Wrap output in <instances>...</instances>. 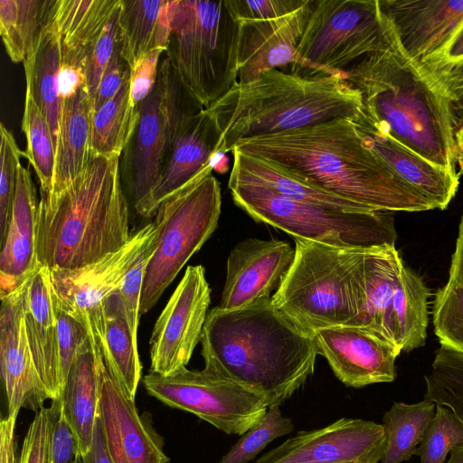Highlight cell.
Instances as JSON below:
<instances>
[{
    "instance_id": "obj_1",
    "label": "cell",
    "mask_w": 463,
    "mask_h": 463,
    "mask_svg": "<svg viewBox=\"0 0 463 463\" xmlns=\"http://www.w3.org/2000/svg\"><path fill=\"white\" fill-rule=\"evenodd\" d=\"M233 149L283 165L326 191L371 211L435 209L364 142L353 119L335 118L242 139Z\"/></svg>"
},
{
    "instance_id": "obj_2",
    "label": "cell",
    "mask_w": 463,
    "mask_h": 463,
    "mask_svg": "<svg viewBox=\"0 0 463 463\" xmlns=\"http://www.w3.org/2000/svg\"><path fill=\"white\" fill-rule=\"evenodd\" d=\"M200 343L206 373L262 392L269 407L304 385L318 355L314 336L287 319L271 298L236 309L215 307Z\"/></svg>"
},
{
    "instance_id": "obj_3",
    "label": "cell",
    "mask_w": 463,
    "mask_h": 463,
    "mask_svg": "<svg viewBox=\"0 0 463 463\" xmlns=\"http://www.w3.org/2000/svg\"><path fill=\"white\" fill-rule=\"evenodd\" d=\"M120 156L92 157L61 190L40 194L36 252L40 265L77 269L121 249L131 238Z\"/></svg>"
},
{
    "instance_id": "obj_4",
    "label": "cell",
    "mask_w": 463,
    "mask_h": 463,
    "mask_svg": "<svg viewBox=\"0 0 463 463\" xmlns=\"http://www.w3.org/2000/svg\"><path fill=\"white\" fill-rule=\"evenodd\" d=\"M274 69L236 82L211 107L222 130L215 153L232 152L242 139L295 130L335 118L356 121L363 99L340 73Z\"/></svg>"
},
{
    "instance_id": "obj_5",
    "label": "cell",
    "mask_w": 463,
    "mask_h": 463,
    "mask_svg": "<svg viewBox=\"0 0 463 463\" xmlns=\"http://www.w3.org/2000/svg\"><path fill=\"white\" fill-rule=\"evenodd\" d=\"M361 92L363 111L382 131L429 161L455 169L450 101L432 90L397 41L345 73Z\"/></svg>"
},
{
    "instance_id": "obj_6",
    "label": "cell",
    "mask_w": 463,
    "mask_h": 463,
    "mask_svg": "<svg viewBox=\"0 0 463 463\" xmlns=\"http://www.w3.org/2000/svg\"><path fill=\"white\" fill-rule=\"evenodd\" d=\"M294 240L295 258L271 296L273 306L310 335L329 326H357L365 306L367 249Z\"/></svg>"
},
{
    "instance_id": "obj_7",
    "label": "cell",
    "mask_w": 463,
    "mask_h": 463,
    "mask_svg": "<svg viewBox=\"0 0 463 463\" xmlns=\"http://www.w3.org/2000/svg\"><path fill=\"white\" fill-rule=\"evenodd\" d=\"M166 58L205 109L238 82L240 22L227 0H173Z\"/></svg>"
},
{
    "instance_id": "obj_8",
    "label": "cell",
    "mask_w": 463,
    "mask_h": 463,
    "mask_svg": "<svg viewBox=\"0 0 463 463\" xmlns=\"http://www.w3.org/2000/svg\"><path fill=\"white\" fill-rule=\"evenodd\" d=\"M234 203L258 222L293 238L335 247L395 246L398 235L389 212H346L286 198L260 184L229 178Z\"/></svg>"
},
{
    "instance_id": "obj_9",
    "label": "cell",
    "mask_w": 463,
    "mask_h": 463,
    "mask_svg": "<svg viewBox=\"0 0 463 463\" xmlns=\"http://www.w3.org/2000/svg\"><path fill=\"white\" fill-rule=\"evenodd\" d=\"M211 164L186 187L165 200L155 220V250L143 277L139 315L148 312L211 237L221 214V185Z\"/></svg>"
},
{
    "instance_id": "obj_10",
    "label": "cell",
    "mask_w": 463,
    "mask_h": 463,
    "mask_svg": "<svg viewBox=\"0 0 463 463\" xmlns=\"http://www.w3.org/2000/svg\"><path fill=\"white\" fill-rule=\"evenodd\" d=\"M395 42L378 0H313L297 50L314 71L345 76Z\"/></svg>"
},
{
    "instance_id": "obj_11",
    "label": "cell",
    "mask_w": 463,
    "mask_h": 463,
    "mask_svg": "<svg viewBox=\"0 0 463 463\" xmlns=\"http://www.w3.org/2000/svg\"><path fill=\"white\" fill-rule=\"evenodd\" d=\"M146 392L165 405L188 411L227 433L242 435L257 425L269 409L262 392L186 367L169 375L148 373Z\"/></svg>"
},
{
    "instance_id": "obj_12",
    "label": "cell",
    "mask_w": 463,
    "mask_h": 463,
    "mask_svg": "<svg viewBox=\"0 0 463 463\" xmlns=\"http://www.w3.org/2000/svg\"><path fill=\"white\" fill-rule=\"evenodd\" d=\"M168 89L171 140L159 179L140 213L146 218L156 214L165 200L201 175L210 165L222 135L214 115L186 88L171 65Z\"/></svg>"
},
{
    "instance_id": "obj_13",
    "label": "cell",
    "mask_w": 463,
    "mask_h": 463,
    "mask_svg": "<svg viewBox=\"0 0 463 463\" xmlns=\"http://www.w3.org/2000/svg\"><path fill=\"white\" fill-rule=\"evenodd\" d=\"M154 222L135 232L118 250L77 269H51V281L61 307L87 330L92 346L101 352L105 335L103 302L119 288L155 232ZM102 354V353H101Z\"/></svg>"
},
{
    "instance_id": "obj_14",
    "label": "cell",
    "mask_w": 463,
    "mask_h": 463,
    "mask_svg": "<svg viewBox=\"0 0 463 463\" xmlns=\"http://www.w3.org/2000/svg\"><path fill=\"white\" fill-rule=\"evenodd\" d=\"M168 68L165 56L154 89L137 107L136 126L119 157L122 184L130 191L139 215L159 179L171 140Z\"/></svg>"
},
{
    "instance_id": "obj_15",
    "label": "cell",
    "mask_w": 463,
    "mask_h": 463,
    "mask_svg": "<svg viewBox=\"0 0 463 463\" xmlns=\"http://www.w3.org/2000/svg\"><path fill=\"white\" fill-rule=\"evenodd\" d=\"M211 288L202 265L188 266L150 337V373L172 374L188 364L201 342Z\"/></svg>"
},
{
    "instance_id": "obj_16",
    "label": "cell",
    "mask_w": 463,
    "mask_h": 463,
    "mask_svg": "<svg viewBox=\"0 0 463 463\" xmlns=\"http://www.w3.org/2000/svg\"><path fill=\"white\" fill-rule=\"evenodd\" d=\"M385 439L383 424L342 418L322 429L298 432L256 463H379Z\"/></svg>"
},
{
    "instance_id": "obj_17",
    "label": "cell",
    "mask_w": 463,
    "mask_h": 463,
    "mask_svg": "<svg viewBox=\"0 0 463 463\" xmlns=\"http://www.w3.org/2000/svg\"><path fill=\"white\" fill-rule=\"evenodd\" d=\"M295 249L284 241L248 238L231 250L226 263V278L221 309L246 307L271 298L290 269Z\"/></svg>"
},
{
    "instance_id": "obj_18",
    "label": "cell",
    "mask_w": 463,
    "mask_h": 463,
    "mask_svg": "<svg viewBox=\"0 0 463 463\" xmlns=\"http://www.w3.org/2000/svg\"><path fill=\"white\" fill-rule=\"evenodd\" d=\"M313 336L318 354L345 385L361 388L394 381L401 353L367 329L340 325L317 330Z\"/></svg>"
},
{
    "instance_id": "obj_19",
    "label": "cell",
    "mask_w": 463,
    "mask_h": 463,
    "mask_svg": "<svg viewBox=\"0 0 463 463\" xmlns=\"http://www.w3.org/2000/svg\"><path fill=\"white\" fill-rule=\"evenodd\" d=\"M24 284L1 298L0 365L7 417L17 418L22 408L37 412L52 398L34 364L24 319Z\"/></svg>"
},
{
    "instance_id": "obj_20",
    "label": "cell",
    "mask_w": 463,
    "mask_h": 463,
    "mask_svg": "<svg viewBox=\"0 0 463 463\" xmlns=\"http://www.w3.org/2000/svg\"><path fill=\"white\" fill-rule=\"evenodd\" d=\"M99 415L113 463H170L151 415L147 411L139 414L135 400L126 394L107 368Z\"/></svg>"
},
{
    "instance_id": "obj_21",
    "label": "cell",
    "mask_w": 463,
    "mask_h": 463,
    "mask_svg": "<svg viewBox=\"0 0 463 463\" xmlns=\"http://www.w3.org/2000/svg\"><path fill=\"white\" fill-rule=\"evenodd\" d=\"M313 0L282 17L250 21L241 20L237 65L238 81L254 80L262 72L298 65L314 71L298 52ZM319 72V71H318Z\"/></svg>"
},
{
    "instance_id": "obj_22",
    "label": "cell",
    "mask_w": 463,
    "mask_h": 463,
    "mask_svg": "<svg viewBox=\"0 0 463 463\" xmlns=\"http://www.w3.org/2000/svg\"><path fill=\"white\" fill-rule=\"evenodd\" d=\"M402 52L417 64L440 50L463 23V0H378Z\"/></svg>"
},
{
    "instance_id": "obj_23",
    "label": "cell",
    "mask_w": 463,
    "mask_h": 463,
    "mask_svg": "<svg viewBox=\"0 0 463 463\" xmlns=\"http://www.w3.org/2000/svg\"><path fill=\"white\" fill-rule=\"evenodd\" d=\"M364 142L392 171L435 209L447 208L456 195L459 176L408 148L378 128L363 111L355 121Z\"/></svg>"
},
{
    "instance_id": "obj_24",
    "label": "cell",
    "mask_w": 463,
    "mask_h": 463,
    "mask_svg": "<svg viewBox=\"0 0 463 463\" xmlns=\"http://www.w3.org/2000/svg\"><path fill=\"white\" fill-rule=\"evenodd\" d=\"M38 203L28 168L18 166L8 231L0 255V295H9L41 266L36 252Z\"/></svg>"
},
{
    "instance_id": "obj_25",
    "label": "cell",
    "mask_w": 463,
    "mask_h": 463,
    "mask_svg": "<svg viewBox=\"0 0 463 463\" xmlns=\"http://www.w3.org/2000/svg\"><path fill=\"white\" fill-rule=\"evenodd\" d=\"M26 335L37 372L52 401L60 397L58 329L51 271L40 266L26 280L23 295Z\"/></svg>"
},
{
    "instance_id": "obj_26",
    "label": "cell",
    "mask_w": 463,
    "mask_h": 463,
    "mask_svg": "<svg viewBox=\"0 0 463 463\" xmlns=\"http://www.w3.org/2000/svg\"><path fill=\"white\" fill-rule=\"evenodd\" d=\"M106 366L89 339L71 365L60 395L61 413L79 441L80 457L91 449Z\"/></svg>"
},
{
    "instance_id": "obj_27",
    "label": "cell",
    "mask_w": 463,
    "mask_h": 463,
    "mask_svg": "<svg viewBox=\"0 0 463 463\" xmlns=\"http://www.w3.org/2000/svg\"><path fill=\"white\" fill-rule=\"evenodd\" d=\"M230 177L263 185L291 200L346 212H376L314 184L283 165L233 149Z\"/></svg>"
},
{
    "instance_id": "obj_28",
    "label": "cell",
    "mask_w": 463,
    "mask_h": 463,
    "mask_svg": "<svg viewBox=\"0 0 463 463\" xmlns=\"http://www.w3.org/2000/svg\"><path fill=\"white\" fill-rule=\"evenodd\" d=\"M404 266L395 246L366 250L364 258L365 306L356 326L372 332L400 353L392 317L393 290Z\"/></svg>"
},
{
    "instance_id": "obj_29",
    "label": "cell",
    "mask_w": 463,
    "mask_h": 463,
    "mask_svg": "<svg viewBox=\"0 0 463 463\" xmlns=\"http://www.w3.org/2000/svg\"><path fill=\"white\" fill-rule=\"evenodd\" d=\"M91 153V109L85 85L62 100L61 121L52 191L58 192L75 180L89 165Z\"/></svg>"
},
{
    "instance_id": "obj_30",
    "label": "cell",
    "mask_w": 463,
    "mask_h": 463,
    "mask_svg": "<svg viewBox=\"0 0 463 463\" xmlns=\"http://www.w3.org/2000/svg\"><path fill=\"white\" fill-rule=\"evenodd\" d=\"M172 1L121 0L118 15L120 54L129 68L156 49L167 50Z\"/></svg>"
},
{
    "instance_id": "obj_31",
    "label": "cell",
    "mask_w": 463,
    "mask_h": 463,
    "mask_svg": "<svg viewBox=\"0 0 463 463\" xmlns=\"http://www.w3.org/2000/svg\"><path fill=\"white\" fill-rule=\"evenodd\" d=\"M103 307L105 335L101 353L105 366L126 394L135 400L141 377V364L137 339L131 331L119 288L105 298Z\"/></svg>"
},
{
    "instance_id": "obj_32",
    "label": "cell",
    "mask_w": 463,
    "mask_h": 463,
    "mask_svg": "<svg viewBox=\"0 0 463 463\" xmlns=\"http://www.w3.org/2000/svg\"><path fill=\"white\" fill-rule=\"evenodd\" d=\"M121 0H53L51 20L62 56L85 54L120 6Z\"/></svg>"
},
{
    "instance_id": "obj_33",
    "label": "cell",
    "mask_w": 463,
    "mask_h": 463,
    "mask_svg": "<svg viewBox=\"0 0 463 463\" xmlns=\"http://www.w3.org/2000/svg\"><path fill=\"white\" fill-rule=\"evenodd\" d=\"M61 58V39L51 20L41 33L33 52L24 61V68L25 79L31 82L35 101L50 127L55 153L61 121L62 100L58 88Z\"/></svg>"
},
{
    "instance_id": "obj_34",
    "label": "cell",
    "mask_w": 463,
    "mask_h": 463,
    "mask_svg": "<svg viewBox=\"0 0 463 463\" xmlns=\"http://www.w3.org/2000/svg\"><path fill=\"white\" fill-rule=\"evenodd\" d=\"M430 295L421 277L404 265L392 299L396 338L402 352H411L425 344Z\"/></svg>"
},
{
    "instance_id": "obj_35",
    "label": "cell",
    "mask_w": 463,
    "mask_h": 463,
    "mask_svg": "<svg viewBox=\"0 0 463 463\" xmlns=\"http://www.w3.org/2000/svg\"><path fill=\"white\" fill-rule=\"evenodd\" d=\"M53 0H0V33L10 60L24 61L51 21Z\"/></svg>"
},
{
    "instance_id": "obj_36",
    "label": "cell",
    "mask_w": 463,
    "mask_h": 463,
    "mask_svg": "<svg viewBox=\"0 0 463 463\" xmlns=\"http://www.w3.org/2000/svg\"><path fill=\"white\" fill-rule=\"evenodd\" d=\"M130 71L117 94L91 113V153L120 156L136 126L138 112L131 102Z\"/></svg>"
},
{
    "instance_id": "obj_37",
    "label": "cell",
    "mask_w": 463,
    "mask_h": 463,
    "mask_svg": "<svg viewBox=\"0 0 463 463\" xmlns=\"http://www.w3.org/2000/svg\"><path fill=\"white\" fill-rule=\"evenodd\" d=\"M435 407L426 399L412 404L398 402L392 405L383 417L386 439L381 463H402L415 455Z\"/></svg>"
},
{
    "instance_id": "obj_38",
    "label": "cell",
    "mask_w": 463,
    "mask_h": 463,
    "mask_svg": "<svg viewBox=\"0 0 463 463\" xmlns=\"http://www.w3.org/2000/svg\"><path fill=\"white\" fill-rule=\"evenodd\" d=\"M25 83L22 129L26 148L23 156L34 169L40 184V194H49L54 178L55 148L47 119L33 97L31 82L25 79Z\"/></svg>"
},
{
    "instance_id": "obj_39",
    "label": "cell",
    "mask_w": 463,
    "mask_h": 463,
    "mask_svg": "<svg viewBox=\"0 0 463 463\" xmlns=\"http://www.w3.org/2000/svg\"><path fill=\"white\" fill-rule=\"evenodd\" d=\"M437 93L454 102L463 95V23L438 52L413 64Z\"/></svg>"
},
{
    "instance_id": "obj_40",
    "label": "cell",
    "mask_w": 463,
    "mask_h": 463,
    "mask_svg": "<svg viewBox=\"0 0 463 463\" xmlns=\"http://www.w3.org/2000/svg\"><path fill=\"white\" fill-rule=\"evenodd\" d=\"M424 380V399L448 407L463 424V354L439 348Z\"/></svg>"
},
{
    "instance_id": "obj_41",
    "label": "cell",
    "mask_w": 463,
    "mask_h": 463,
    "mask_svg": "<svg viewBox=\"0 0 463 463\" xmlns=\"http://www.w3.org/2000/svg\"><path fill=\"white\" fill-rule=\"evenodd\" d=\"M432 321L441 347L463 354V286L447 282L438 289Z\"/></svg>"
},
{
    "instance_id": "obj_42",
    "label": "cell",
    "mask_w": 463,
    "mask_h": 463,
    "mask_svg": "<svg viewBox=\"0 0 463 463\" xmlns=\"http://www.w3.org/2000/svg\"><path fill=\"white\" fill-rule=\"evenodd\" d=\"M294 430L290 419L282 415L279 405L269 407L262 420L241 435L218 463H247L275 439Z\"/></svg>"
},
{
    "instance_id": "obj_43",
    "label": "cell",
    "mask_w": 463,
    "mask_h": 463,
    "mask_svg": "<svg viewBox=\"0 0 463 463\" xmlns=\"http://www.w3.org/2000/svg\"><path fill=\"white\" fill-rule=\"evenodd\" d=\"M463 444V424L448 408L436 404L430 420L415 455L420 463H444L448 454Z\"/></svg>"
},
{
    "instance_id": "obj_44",
    "label": "cell",
    "mask_w": 463,
    "mask_h": 463,
    "mask_svg": "<svg viewBox=\"0 0 463 463\" xmlns=\"http://www.w3.org/2000/svg\"><path fill=\"white\" fill-rule=\"evenodd\" d=\"M61 411L60 398L39 410L29 425L18 463H52V430Z\"/></svg>"
},
{
    "instance_id": "obj_45",
    "label": "cell",
    "mask_w": 463,
    "mask_h": 463,
    "mask_svg": "<svg viewBox=\"0 0 463 463\" xmlns=\"http://www.w3.org/2000/svg\"><path fill=\"white\" fill-rule=\"evenodd\" d=\"M0 244L5 240L14 196L17 170L23 156L13 134L0 123Z\"/></svg>"
},
{
    "instance_id": "obj_46",
    "label": "cell",
    "mask_w": 463,
    "mask_h": 463,
    "mask_svg": "<svg viewBox=\"0 0 463 463\" xmlns=\"http://www.w3.org/2000/svg\"><path fill=\"white\" fill-rule=\"evenodd\" d=\"M118 11L119 9L106 24L99 36L93 42L85 54V87L89 94L90 107L101 78L118 43Z\"/></svg>"
},
{
    "instance_id": "obj_47",
    "label": "cell",
    "mask_w": 463,
    "mask_h": 463,
    "mask_svg": "<svg viewBox=\"0 0 463 463\" xmlns=\"http://www.w3.org/2000/svg\"><path fill=\"white\" fill-rule=\"evenodd\" d=\"M52 299L57 320L60 373L63 386L71 364L90 337L85 327L61 307L53 288Z\"/></svg>"
},
{
    "instance_id": "obj_48",
    "label": "cell",
    "mask_w": 463,
    "mask_h": 463,
    "mask_svg": "<svg viewBox=\"0 0 463 463\" xmlns=\"http://www.w3.org/2000/svg\"><path fill=\"white\" fill-rule=\"evenodd\" d=\"M154 234L139 259L126 274L119 287L131 331L137 339L143 277L146 263L155 250Z\"/></svg>"
},
{
    "instance_id": "obj_49",
    "label": "cell",
    "mask_w": 463,
    "mask_h": 463,
    "mask_svg": "<svg viewBox=\"0 0 463 463\" xmlns=\"http://www.w3.org/2000/svg\"><path fill=\"white\" fill-rule=\"evenodd\" d=\"M227 2L239 21H260L289 14L302 7L307 0H227Z\"/></svg>"
},
{
    "instance_id": "obj_50",
    "label": "cell",
    "mask_w": 463,
    "mask_h": 463,
    "mask_svg": "<svg viewBox=\"0 0 463 463\" xmlns=\"http://www.w3.org/2000/svg\"><path fill=\"white\" fill-rule=\"evenodd\" d=\"M164 52L163 49H156L130 68L129 91L134 108L137 109L154 89L159 72V58Z\"/></svg>"
},
{
    "instance_id": "obj_51",
    "label": "cell",
    "mask_w": 463,
    "mask_h": 463,
    "mask_svg": "<svg viewBox=\"0 0 463 463\" xmlns=\"http://www.w3.org/2000/svg\"><path fill=\"white\" fill-rule=\"evenodd\" d=\"M129 71V66L120 54L119 43H118L117 48L99 84L96 96L90 107L91 113L99 109L117 94Z\"/></svg>"
},
{
    "instance_id": "obj_52",
    "label": "cell",
    "mask_w": 463,
    "mask_h": 463,
    "mask_svg": "<svg viewBox=\"0 0 463 463\" xmlns=\"http://www.w3.org/2000/svg\"><path fill=\"white\" fill-rule=\"evenodd\" d=\"M52 463H75L80 458L79 441L61 411L52 437Z\"/></svg>"
},
{
    "instance_id": "obj_53",
    "label": "cell",
    "mask_w": 463,
    "mask_h": 463,
    "mask_svg": "<svg viewBox=\"0 0 463 463\" xmlns=\"http://www.w3.org/2000/svg\"><path fill=\"white\" fill-rule=\"evenodd\" d=\"M85 59L66 56L61 58L58 74V88L61 100L74 96L85 85Z\"/></svg>"
},
{
    "instance_id": "obj_54",
    "label": "cell",
    "mask_w": 463,
    "mask_h": 463,
    "mask_svg": "<svg viewBox=\"0 0 463 463\" xmlns=\"http://www.w3.org/2000/svg\"><path fill=\"white\" fill-rule=\"evenodd\" d=\"M16 418L7 417L0 424V463H18L15 440Z\"/></svg>"
},
{
    "instance_id": "obj_55",
    "label": "cell",
    "mask_w": 463,
    "mask_h": 463,
    "mask_svg": "<svg viewBox=\"0 0 463 463\" xmlns=\"http://www.w3.org/2000/svg\"><path fill=\"white\" fill-rule=\"evenodd\" d=\"M82 463H113L109 456L99 415L97 417L90 450L80 457Z\"/></svg>"
},
{
    "instance_id": "obj_56",
    "label": "cell",
    "mask_w": 463,
    "mask_h": 463,
    "mask_svg": "<svg viewBox=\"0 0 463 463\" xmlns=\"http://www.w3.org/2000/svg\"><path fill=\"white\" fill-rule=\"evenodd\" d=\"M448 282L463 286V216L458 225L455 250L451 256Z\"/></svg>"
},
{
    "instance_id": "obj_57",
    "label": "cell",
    "mask_w": 463,
    "mask_h": 463,
    "mask_svg": "<svg viewBox=\"0 0 463 463\" xmlns=\"http://www.w3.org/2000/svg\"><path fill=\"white\" fill-rule=\"evenodd\" d=\"M454 155L459 173L463 175V121L454 128Z\"/></svg>"
},
{
    "instance_id": "obj_58",
    "label": "cell",
    "mask_w": 463,
    "mask_h": 463,
    "mask_svg": "<svg viewBox=\"0 0 463 463\" xmlns=\"http://www.w3.org/2000/svg\"><path fill=\"white\" fill-rule=\"evenodd\" d=\"M454 128L463 121V95L454 102H450Z\"/></svg>"
},
{
    "instance_id": "obj_59",
    "label": "cell",
    "mask_w": 463,
    "mask_h": 463,
    "mask_svg": "<svg viewBox=\"0 0 463 463\" xmlns=\"http://www.w3.org/2000/svg\"><path fill=\"white\" fill-rule=\"evenodd\" d=\"M446 463H463V444L455 447Z\"/></svg>"
},
{
    "instance_id": "obj_60",
    "label": "cell",
    "mask_w": 463,
    "mask_h": 463,
    "mask_svg": "<svg viewBox=\"0 0 463 463\" xmlns=\"http://www.w3.org/2000/svg\"><path fill=\"white\" fill-rule=\"evenodd\" d=\"M75 463H82L81 458H80Z\"/></svg>"
}]
</instances>
